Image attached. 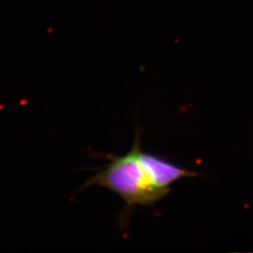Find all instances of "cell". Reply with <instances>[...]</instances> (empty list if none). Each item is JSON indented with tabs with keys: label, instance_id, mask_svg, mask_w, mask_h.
Instances as JSON below:
<instances>
[{
	"label": "cell",
	"instance_id": "obj_1",
	"mask_svg": "<svg viewBox=\"0 0 253 253\" xmlns=\"http://www.w3.org/2000/svg\"><path fill=\"white\" fill-rule=\"evenodd\" d=\"M140 134L137 132L132 148L120 156H107L110 163L84 183L81 190L99 186L113 191L123 200L126 208L151 206L169 193L159 189L140 161Z\"/></svg>",
	"mask_w": 253,
	"mask_h": 253
},
{
	"label": "cell",
	"instance_id": "obj_2",
	"mask_svg": "<svg viewBox=\"0 0 253 253\" xmlns=\"http://www.w3.org/2000/svg\"><path fill=\"white\" fill-rule=\"evenodd\" d=\"M139 158L155 185L167 193L171 191V187L175 182L186 177H195L200 175L198 172L185 169L157 155L145 152L142 150V147L139 150Z\"/></svg>",
	"mask_w": 253,
	"mask_h": 253
}]
</instances>
